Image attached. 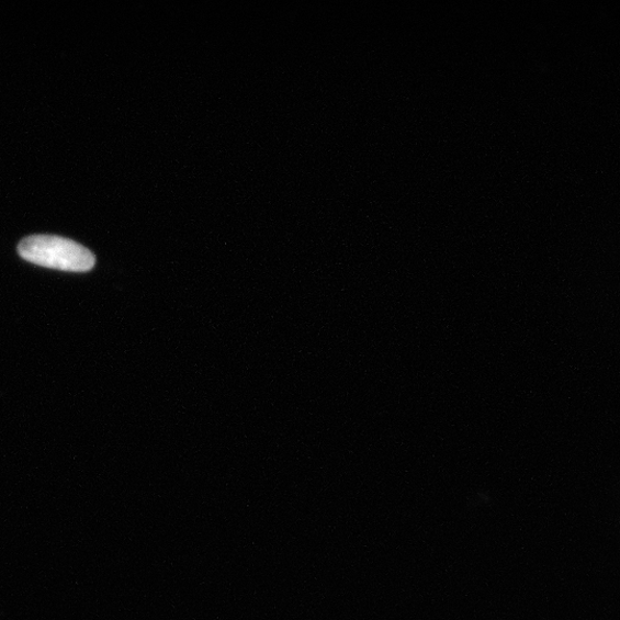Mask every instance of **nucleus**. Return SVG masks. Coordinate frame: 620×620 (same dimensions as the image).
I'll use <instances>...</instances> for the list:
<instances>
[{"label": "nucleus", "mask_w": 620, "mask_h": 620, "mask_svg": "<svg viewBox=\"0 0 620 620\" xmlns=\"http://www.w3.org/2000/svg\"><path fill=\"white\" fill-rule=\"evenodd\" d=\"M22 259L45 268L87 272L95 263L84 246L58 236L37 235L23 239L18 248Z\"/></svg>", "instance_id": "obj_1"}]
</instances>
